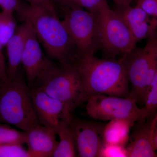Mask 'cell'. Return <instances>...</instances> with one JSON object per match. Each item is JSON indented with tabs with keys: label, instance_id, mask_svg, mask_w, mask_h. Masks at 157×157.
<instances>
[{
	"label": "cell",
	"instance_id": "obj_30",
	"mask_svg": "<svg viewBox=\"0 0 157 157\" xmlns=\"http://www.w3.org/2000/svg\"><path fill=\"white\" fill-rule=\"evenodd\" d=\"M116 5L117 6V9H122L131 6L133 0H112Z\"/></svg>",
	"mask_w": 157,
	"mask_h": 157
},
{
	"label": "cell",
	"instance_id": "obj_21",
	"mask_svg": "<svg viewBox=\"0 0 157 157\" xmlns=\"http://www.w3.org/2000/svg\"><path fill=\"white\" fill-rule=\"evenodd\" d=\"M23 144L16 143L0 144V157H30Z\"/></svg>",
	"mask_w": 157,
	"mask_h": 157
},
{
	"label": "cell",
	"instance_id": "obj_20",
	"mask_svg": "<svg viewBox=\"0 0 157 157\" xmlns=\"http://www.w3.org/2000/svg\"><path fill=\"white\" fill-rule=\"evenodd\" d=\"M142 108L146 120L152 117L157 112V61L154 77L145 104Z\"/></svg>",
	"mask_w": 157,
	"mask_h": 157
},
{
	"label": "cell",
	"instance_id": "obj_17",
	"mask_svg": "<svg viewBox=\"0 0 157 157\" xmlns=\"http://www.w3.org/2000/svg\"><path fill=\"white\" fill-rule=\"evenodd\" d=\"M59 140L52 157H74L77 156L76 142L69 121H61L56 130Z\"/></svg>",
	"mask_w": 157,
	"mask_h": 157
},
{
	"label": "cell",
	"instance_id": "obj_16",
	"mask_svg": "<svg viewBox=\"0 0 157 157\" xmlns=\"http://www.w3.org/2000/svg\"><path fill=\"white\" fill-rule=\"evenodd\" d=\"M135 123L134 121L128 119H116L109 121L104 125L103 129V141L126 147L130 139V130Z\"/></svg>",
	"mask_w": 157,
	"mask_h": 157
},
{
	"label": "cell",
	"instance_id": "obj_2",
	"mask_svg": "<svg viewBox=\"0 0 157 157\" xmlns=\"http://www.w3.org/2000/svg\"><path fill=\"white\" fill-rule=\"evenodd\" d=\"M76 65L88 98L99 94L129 97L126 69L121 58L100 59L94 55L86 56L80 57Z\"/></svg>",
	"mask_w": 157,
	"mask_h": 157
},
{
	"label": "cell",
	"instance_id": "obj_29",
	"mask_svg": "<svg viewBox=\"0 0 157 157\" xmlns=\"http://www.w3.org/2000/svg\"><path fill=\"white\" fill-rule=\"evenodd\" d=\"M152 130L154 143L157 151V112L153 116Z\"/></svg>",
	"mask_w": 157,
	"mask_h": 157
},
{
	"label": "cell",
	"instance_id": "obj_9",
	"mask_svg": "<svg viewBox=\"0 0 157 157\" xmlns=\"http://www.w3.org/2000/svg\"><path fill=\"white\" fill-rule=\"evenodd\" d=\"M76 142L77 156L98 157L103 144L104 125L73 117L69 120Z\"/></svg>",
	"mask_w": 157,
	"mask_h": 157
},
{
	"label": "cell",
	"instance_id": "obj_15",
	"mask_svg": "<svg viewBox=\"0 0 157 157\" xmlns=\"http://www.w3.org/2000/svg\"><path fill=\"white\" fill-rule=\"evenodd\" d=\"M32 29L30 24L24 21L17 26L15 33L6 45L8 56L6 73L8 80L12 79L21 70L23 53Z\"/></svg>",
	"mask_w": 157,
	"mask_h": 157
},
{
	"label": "cell",
	"instance_id": "obj_18",
	"mask_svg": "<svg viewBox=\"0 0 157 157\" xmlns=\"http://www.w3.org/2000/svg\"><path fill=\"white\" fill-rule=\"evenodd\" d=\"M14 14V12L4 10L0 12V40L3 48L17 30V22Z\"/></svg>",
	"mask_w": 157,
	"mask_h": 157
},
{
	"label": "cell",
	"instance_id": "obj_24",
	"mask_svg": "<svg viewBox=\"0 0 157 157\" xmlns=\"http://www.w3.org/2000/svg\"><path fill=\"white\" fill-rule=\"evenodd\" d=\"M139 6L151 17L157 19V0H137Z\"/></svg>",
	"mask_w": 157,
	"mask_h": 157
},
{
	"label": "cell",
	"instance_id": "obj_11",
	"mask_svg": "<svg viewBox=\"0 0 157 157\" xmlns=\"http://www.w3.org/2000/svg\"><path fill=\"white\" fill-rule=\"evenodd\" d=\"M39 123L56 130L62 120L69 121L72 113L61 101L36 87L30 88Z\"/></svg>",
	"mask_w": 157,
	"mask_h": 157
},
{
	"label": "cell",
	"instance_id": "obj_25",
	"mask_svg": "<svg viewBox=\"0 0 157 157\" xmlns=\"http://www.w3.org/2000/svg\"><path fill=\"white\" fill-rule=\"evenodd\" d=\"M21 0H0V7L2 10L16 12L22 5Z\"/></svg>",
	"mask_w": 157,
	"mask_h": 157
},
{
	"label": "cell",
	"instance_id": "obj_7",
	"mask_svg": "<svg viewBox=\"0 0 157 157\" xmlns=\"http://www.w3.org/2000/svg\"><path fill=\"white\" fill-rule=\"evenodd\" d=\"M63 11L62 22L81 57L94 55L98 49L95 16L78 6Z\"/></svg>",
	"mask_w": 157,
	"mask_h": 157
},
{
	"label": "cell",
	"instance_id": "obj_1",
	"mask_svg": "<svg viewBox=\"0 0 157 157\" xmlns=\"http://www.w3.org/2000/svg\"><path fill=\"white\" fill-rule=\"evenodd\" d=\"M16 13L22 22L30 24L50 59L62 66L78 62L81 56L56 8L23 3Z\"/></svg>",
	"mask_w": 157,
	"mask_h": 157
},
{
	"label": "cell",
	"instance_id": "obj_23",
	"mask_svg": "<svg viewBox=\"0 0 157 157\" xmlns=\"http://www.w3.org/2000/svg\"><path fill=\"white\" fill-rule=\"evenodd\" d=\"M76 4L94 14L108 5L107 0H76Z\"/></svg>",
	"mask_w": 157,
	"mask_h": 157
},
{
	"label": "cell",
	"instance_id": "obj_10",
	"mask_svg": "<svg viewBox=\"0 0 157 157\" xmlns=\"http://www.w3.org/2000/svg\"><path fill=\"white\" fill-rule=\"evenodd\" d=\"M56 64L44 53L32 28L21 58V66L29 87H32Z\"/></svg>",
	"mask_w": 157,
	"mask_h": 157
},
{
	"label": "cell",
	"instance_id": "obj_3",
	"mask_svg": "<svg viewBox=\"0 0 157 157\" xmlns=\"http://www.w3.org/2000/svg\"><path fill=\"white\" fill-rule=\"evenodd\" d=\"M23 72L0 81V121L26 132L40 123Z\"/></svg>",
	"mask_w": 157,
	"mask_h": 157
},
{
	"label": "cell",
	"instance_id": "obj_8",
	"mask_svg": "<svg viewBox=\"0 0 157 157\" xmlns=\"http://www.w3.org/2000/svg\"><path fill=\"white\" fill-rule=\"evenodd\" d=\"M86 112L90 117L96 120L110 121L116 119H128L136 123L146 121L142 107H140L133 98L95 95L86 101Z\"/></svg>",
	"mask_w": 157,
	"mask_h": 157
},
{
	"label": "cell",
	"instance_id": "obj_5",
	"mask_svg": "<svg viewBox=\"0 0 157 157\" xmlns=\"http://www.w3.org/2000/svg\"><path fill=\"white\" fill-rule=\"evenodd\" d=\"M32 87L39 88L61 101L71 113L88 99L76 64L67 66L56 64Z\"/></svg>",
	"mask_w": 157,
	"mask_h": 157
},
{
	"label": "cell",
	"instance_id": "obj_26",
	"mask_svg": "<svg viewBox=\"0 0 157 157\" xmlns=\"http://www.w3.org/2000/svg\"><path fill=\"white\" fill-rule=\"evenodd\" d=\"M3 47L0 40V81L7 79V67L3 52Z\"/></svg>",
	"mask_w": 157,
	"mask_h": 157
},
{
	"label": "cell",
	"instance_id": "obj_28",
	"mask_svg": "<svg viewBox=\"0 0 157 157\" xmlns=\"http://www.w3.org/2000/svg\"><path fill=\"white\" fill-rule=\"evenodd\" d=\"M29 4L32 5L46 6L56 8V4L54 0H25Z\"/></svg>",
	"mask_w": 157,
	"mask_h": 157
},
{
	"label": "cell",
	"instance_id": "obj_22",
	"mask_svg": "<svg viewBox=\"0 0 157 157\" xmlns=\"http://www.w3.org/2000/svg\"><path fill=\"white\" fill-rule=\"evenodd\" d=\"M98 157H128L126 147L103 142Z\"/></svg>",
	"mask_w": 157,
	"mask_h": 157
},
{
	"label": "cell",
	"instance_id": "obj_19",
	"mask_svg": "<svg viewBox=\"0 0 157 157\" xmlns=\"http://www.w3.org/2000/svg\"><path fill=\"white\" fill-rule=\"evenodd\" d=\"M25 141V132H19L0 121V144L16 143L23 145Z\"/></svg>",
	"mask_w": 157,
	"mask_h": 157
},
{
	"label": "cell",
	"instance_id": "obj_27",
	"mask_svg": "<svg viewBox=\"0 0 157 157\" xmlns=\"http://www.w3.org/2000/svg\"><path fill=\"white\" fill-rule=\"evenodd\" d=\"M55 4H57L62 10L69 9L77 6L76 0H54Z\"/></svg>",
	"mask_w": 157,
	"mask_h": 157
},
{
	"label": "cell",
	"instance_id": "obj_12",
	"mask_svg": "<svg viewBox=\"0 0 157 157\" xmlns=\"http://www.w3.org/2000/svg\"><path fill=\"white\" fill-rule=\"evenodd\" d=\"M25 132L30 157L52 156L58 144L54 129L39 124Z\"/></svg>",
	"mask_w": 157,
	"mask_h": 157
},
{
	"label": "cell",
	"instance_id": "obj_13",
	"mask_svg": "<svg viewBox=\"0 0 157 157\" xmlns=\"http://www.w3.org/2000/svg\"><path fill=\"white\" fill-rule=\"evenodd\" d=\"M123 17L135 42L147 39L157 28V19L137 6L116 9Z\"/></svg>",
	"mask_w": 157,
	"mask_h": 157
},
{
	"label": "cell",
	"instance_id": "obj_4",
	"mask_svg": "<svg viewBox=\"0 0 157 157\" xmlns=\"http://www.w3.org/2000/svg\"><path fill=\"white\" fill-rule=\"evenodd\" d=\"M143 48H136L120 58L126 69L131 85L129 97L144 105L154 77L157 61V28Z\"/></svg>",
	"mask_w": 157,
	"mask_h": 157
},
{
	"label": "cell",
	"instance_id": "obj_14",
	"mask_svg": "<svg viewBox=\"0 0 157 157\" xmlns=\"http://www.w3.org/2000/svg\"><path fill=\"white\" fill-rule=\"evenodd\" d=\"M153 116L146 121L137 122L139 125L132 133L131 142L126 147L128 157H157L153 137Z\"/></svg>",
	"mask_w": 157,
	"mask_h": 157
},
{
	"label": "cell",
	"instance_id": "obj_6",
	"mask_svg": "<svg viewBox=\"0 0 157 157\" xmlns=\"http://www.w3.org/2000/svg\"><path fill=\"white\" fill-rule=\"evenodd\" d=\"M95 16L98 28V49L105 58H115L131 52L136 44L128 27L120 13L109 5Z\"/></svg>",
	"mask_w": 157,
	"mask_h": 157
}]
</instances>
